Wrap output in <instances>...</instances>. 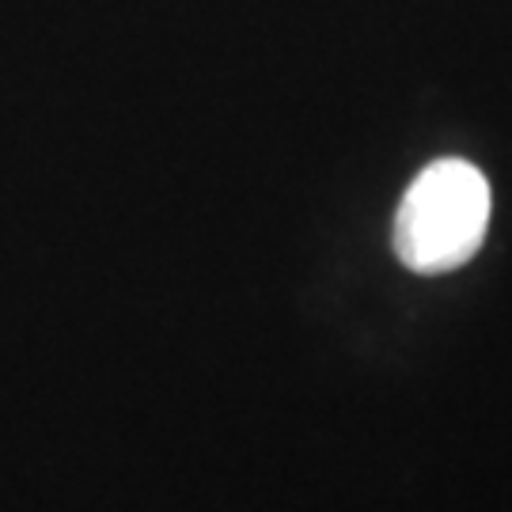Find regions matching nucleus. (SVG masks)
Segmentation results:
<instances>
[{
  "instance_id": "f257e3e1",
  "label": "nucleus",
  "mask_w": 512,
  "mask_h": 512,
  "mask_svg": "<svg viewBox=\"0 0 512 512\" xmlns=\"http://www.w3.org/2000/svg\"><path fill=\"white\" fill-rule=\"evenodd\" d=\"M490 228V183L467 160H437L410 183L395 217V255L414 274H448Z\"/></svg>"
}]
</instances>
